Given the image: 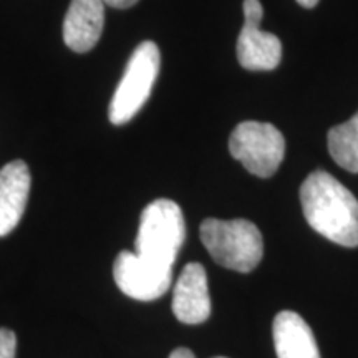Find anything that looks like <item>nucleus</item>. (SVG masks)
<instances>
[{
	"label": "nucleus",
	"mask_w": 358,
	"mask_h": 358,
	"mask_svg": "<svg viewBox=\"0 0 358 358\" xmlns=\"http://www.w3.org/2000/svg\"><path fill=\"white\" fill-rule=\"evenodd\" d=\"M105 24L103 0H71L64 20V40L73 52H90L101 37Z\"/></svg>",
	"instance_id": "9d476101"
},
{
	"label": "nucleus",
	"mask_w": 358,
	"mask_h": 358,
	"mask_svg": "<svg viewBox=\"0 0 358 358\" xmlns=\"http://www.w3.org/2000/svg\"><path fill=\"white\" fill-rule=\"evenodd\" d=\"M264 17L259 0H244V25L237 38V60L250 71H267L279 66L282 43L277 35L261 29Z\"/></svg>",
	"instance_id": "423d86ee"
},
{
	"label": "nucleus",
	"mask_w": 358,
	"mask_h": 358,
	"mask_svg": "<svg viewBox=\"0 0 358 358\" xmlns=\"http://www.w3.org/2000/svg\"><path fill=\"white\" fill-rule=\"evenodd\" d=\"M199 236L214 261L231 271L248 274L262 261V234L248 219H206Z\"/></svg>",
	"instance_id": "7ed1b4c3"
},
{
	"label": "nucleus",
	"mask_w": 358,
	"mask_h": 358,
	"mask_svg": "<svg viewBox=\"0 0 358 358\" xmlns=\"http://www.w3.org/2000/svg\"><path fill=\"white\" fill-rule=\"evenodd\" d=\"M329 153L340 168L358 173V111L329 131Z\"/></svg>",
	"instance_id": "f8f14e48"
},
{
	"label": "nucleus",
	"mask_w": 358,
	"mask_h": 358,
	"mask_svg": "<svg viewBox=\"0 0 358 358\" xmlns=\"http://www.w3.org/2000/svg\"><path fill=\"white\" fill-rule=\"evenodd\" d=\"M15 334L8 329H0V358H15Z\"/></svg>",
	"instance_id": "ddd939ff"
},
{
	"label": "nucleus",
	"mask_w": 358,
	"mask_h": 358,
	"mask_svg": "<svg viewBox=\"0 0 358 358\" xmlns=\"http://www.w3.org/2000/svg\"><path fill=\"white\" fill-rule=\"evenodd\" d=\"M30 169L15 159L0 169V237L10 234L24 216L30 192Z\"/></svg>",
	"instance_id": "1a4fd4ad"
},
{
	"label": "nucleus",
	"mask_w": 358,
	"mask_h": 358,
	"mask_svg": "<svg viewBox=\"0 0 358 358\" xmlns=\"http://www.w3.org/2000/svg\"><path fill=\"white\" fill-rule=\"evenodd\" d=\"M301 203L313 231L343 248H357L358 201L332 174H308L301 187Z\"/></svg>",
	"instance_id": "f257e3e1"
},
{
	"label": "nucleus",
	"mask_w": 358,
	"mask_h": 358,
	"mask_svg": "<svg viewBox=\"0 0 358 358\" xmlns=\"http://www.w3.org/2000/svg\"><path fill=\"white\" fill-rule=\"evenodd\" d=\"M106 6L115 7V8H129L133 7L138 0H103Z\"/></svg>",
	"instance_id": "4468645a"
},
{
	"label": "nucleus",
	"mask_w": 358,
	"mask_h": 358,
	"mask_svg": "<svg viewBox=\"0 0 358 358\" xmlns=\"http://www.w3.org/2000/svg\"><path fill=\"white\" fill-rule=\"evenodd\" d=\"M229 151L254 176L271 178L284 159L285 140L274 124L244 122L232 131Z\"/></svg>",
	"instance_id": "39448f33"
},
{
	"label": "nucleus",
	"mask_w": 358,
	"mask_h": 358,
	"mask_svg": "<svg viewBox=\"0 0 358 358\" xmlns=\"http://www.w3.org/2000/svg\"><path fill=\"white\" fill-rule=\"evenodd\" d=\"M214 358H226V357H214Z\"/></svg>",
	"instance_id": "f3484780"
},
{
	"label": "nucleus",
	"mask_w": 358,
	"mask_h": 358,
	"mask_svg": "<svg viewBox=\"0 0 358 358\" xmlns=\"http://www.w3.org/2000/svg\"><path fill=\"white\" fill-rule=\"evenodd\" d=\"M319 2L320 0H297L299 6H302L303 8H313Z\"/></svg>",
	"instance_id": "dca6fc26"
},
{
	"label": "nucleus",
	"mask_w": 358,
	"mask_h": 358,
	"mask_svg": "<svg viewBox=\"0 0 358 358\" xmlns=\"http://www.w3.org/2000/svg\"><path fill=\"white\" fill-rule=\"evenodd\" d=\"M185 239L186 224L181 208L171 199H156L143 209L134 252L155 266L173 267Z\"/></svg>",
	"instance_id": "f03ea898"
},
{
	"label": "nucleus",
	"mask_w": 358,
	"mask_h": 358,
	"mask_svg": "<svg viewBox=\"0 0 358 358\" xmlns=\"http://www.w3.org/2000/svg\"><path fill=\"white\" fill-rule=\"evenodd\" d=\"M161 55L155 42H143L134 48L115 95L111 98L108 116L113 124H124L140 111L151 95L159 73Z\"/></svg>",
	"instance_id": "20e7f679"
},
{
	"label": "nucleus",
	"mask_w": 358,
	"mask_h": 358,
	"mask_svg": "<svg viewBox=\"0 0 358 358\" xmlns=\"http://www.w3.org/2000/svg\"><path fill=\"white\" fill-rule=\"evenodd\" d=\"M277 358H320L312 329L299 313H277L272 325Z\"/></svg>",
	"instance_id": "9b49d317"
},
{
	"label": "nucleus",
	"mask_w": 358,
	"mask_h": 358,
	"mask_svg": "<svg viewBox=\"0 0 358 358\" xmlns=\"http://www.w3.org/2000/svg\"><path fill=\"white\" fill-rule=\"evenodd\" d=\"M113 277L118 289L134 301L151 302L171 287L173 267L150 264L136 252L122 250L113 264Z\"/></svg>",
	"instance_id": "0eeeda50"
},
{
	"label": "nucleus",
	"mask_w": 358,
	"mask_h": 358,
	"mask_svg": "<svg viewBox=\"0 0 358 358\" xmlns=\"http://www.w3.org/2000/svg\"><path fill=\"white\" fill-rule=\"evenodd\" d=\"M173 313L179 322L187 325L203 324L211 315L208 274L203 264L189 262L173 290Z\"/></svg>",
	"instance_id": "6e6552de"
},
{
	"label": "nucleus",
	"mask_w": 358,
	"mask_h": 358,
	"mask_svg": "<svg viewBox=\"0 0 358 358\" xmlns=\"http://www.w3.org/2000/svg\"><path fill=\"white\" fill-rule=\"evenodd\" d=\"M169 358H196V355L189 350V348L181 347V348H176V350H173Z\"/></svg>",
	"instance_id": "2eb2a0df"
}]
</instances>
